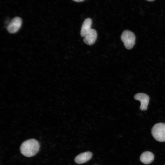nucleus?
Returning <instances> with one entry per match:
<instances>
[{
  "label": "nucleus",
  "mask_w": 165,
  "mask_h": 165,
  "mask_svg": "<svg viewBox=\"0 0 165 165\" xmlns=\"http://www.w3.org/2000/svg\"><path fill=\"white\" fill-rule=\"evenodd\" d=\"M140 159V161L145 164H148L152 162L154 159L153 154L149 151H145L141 155Z\"/></svg>",
  "instance_id": "6e6552de"
},
{
  "label": "nucleus",
  "mask_w": 165,
  "mask_h": 165,
  "mask_svg": "<svg viewBox=\"0 0 165 165\" xmlns=\"http://www.w3.org/2000/svg\"></svg>",
  "instance_id": "f8f14e48"
},
{
  "label": "nucleus",
  "mask_w": 165,
  "mask_h": 165,
  "mask_svg": "<svg viewBox=\"0 0 165 165\" xmlns=\"http://www.w3.org/2000/svg\"><path fill=\"white\" fill-rule=\"evenodd\" d=\"M134 97L135 100L140 101L141 105L140 108L141 110L145 111L147 109L149 100V97L148 95L143 93H139L136 94Z\"/></svg>",
  "instance_id": "39448f33"
},
{
  "label": "nucleus",
  "mask_w": 165,
  "mask_h": 165,
  "mask_svg": "<svg viewBox=\"0 0 165 165\" xmlns=\"http://www.w3.org/2000/svg\"><path fill=\"white\" fill-rule=\"evenodd\" d=\"M92 156V153L90 152L82 153L77 156L75 158V162L78 164L84 163L90 160Z\"/></svg>",
  "instance_id": "0eeeda50"
},
{
  "label": "nucleus",
  "mask_w": 165,
  "mask_h": 165,
  "mask_svg": "<svg viewBox=\"0 0 165 165\" xmlns=\"http://www.w3.org/2000/svg\"><path fill=\"white\" fill-rule=\"evenodd\" d=\"M92 20L90 18L86 19L82 25L80 31L82 37H84L91 29Z\"/></svg>",
  "instance_id": "1a4fd4ad"
},
{
  "label": "nucleus",
  "mask_w": 165,
  "mask_h": 165,
  "mask_svg": "<svg viewBox=\"0 0 165 165\" xmlns=\"http://www.w3.org/2000/svg\"><path fill=\"white\" fill-rule=\"evenodd\" d=\"M97 37L96 31L91 28L90 31L84 37V42L86 44L91 45L93 44L96 41Z\"/></svg>",
  "instance_id": "423d86ee"
},
{
  "label": "nucleus",
  "mask_w": 165,
  "mask_h": 165,
  "mask_svg": "<svg viewBox=\"0 0 165 165\" xmlns=\"http://www.w3.org/2000/svg\"><path fill=\"white\" fill-rule=\"evenodd\" d=\"M148 1L152 2L154 1L155 0H146Z\"/></svg>",
  "instance_id": "9b49d317"
},
{
  "label": "nucleus",
  "mask_w": 165,
  "mask_h": 165,
  "mask_svg": "<svg viewBox=\"0 0 165 165\" xmlns=\"http://www.w3.org/2000/svg\"><path fill=\"white\" fill-rule=\"evenodd\" d=\"M73 1L77 2H80L84 1L85 0H72Z\"/></svg>",
  "instance_id": "9d476101"
},
{
  "label": "nucleus",
  "mask_w": 165,
  "mask_h": 165,
  "mask_svg": "<svg viewBox=\"0 0 165 165\" xmlns=\"http://www.w3.org/2000/svg\"><path fill=\"white\" fill-rule=\"evenodd\" d=\"M22 23V20L20 17H16L13 18L7 26L8 31L11 33H16L20 29Z\"/></svg>",
  "instance_id": "20e7f679"
},
{
  "label": "nucleus",
  "mask_w": 165,
  "mask_h": 165,
  "mask_svg": "<svg viewBox=\"0 0 165 165\" xmlns=\"http://www.w3.org/2000/svg\"><path fill=\"white\" fill-rule=\"evenodd\" d=\"M151 133L156 140L160 142H165V123L155 124L152 128Z\"/></svg>",
  "instance_id": "f03ea898"
},
{
  "label": "nucleus",
  "mask_w": 165,
  "mask_h": 165,
  "mask_svg": "<svg viewBox=\"0 0 165 165\" xmlns=\"http://www.w3.org/2000/svg\"><path fill=\"white\" fill-rule=\"evenodd\" d=\"M39 144L36 140L32 139L24 141L20 147V151L24 156L30 157L35 155L38 152Z\"/></svg>",
  "instance_id": "f257e3e1"
},
{
  "label": "nucleus",
  "mask_w": 165,
  "mask_h": 165,
  "mask_svg": "<svg viewBox=\"0 0 165 165\" xmlns=\"http://www.w3.org/2000/svg\"><path fill=\"white\" fill-rule=\"evenodd\" d=\"M121 38L126 48L130 49L133 47L135 40V36L133 32L129 30H125L123 32Z\"/></svg>",
  "instance_id": "7ed1b4c3"
}]
</instances>
